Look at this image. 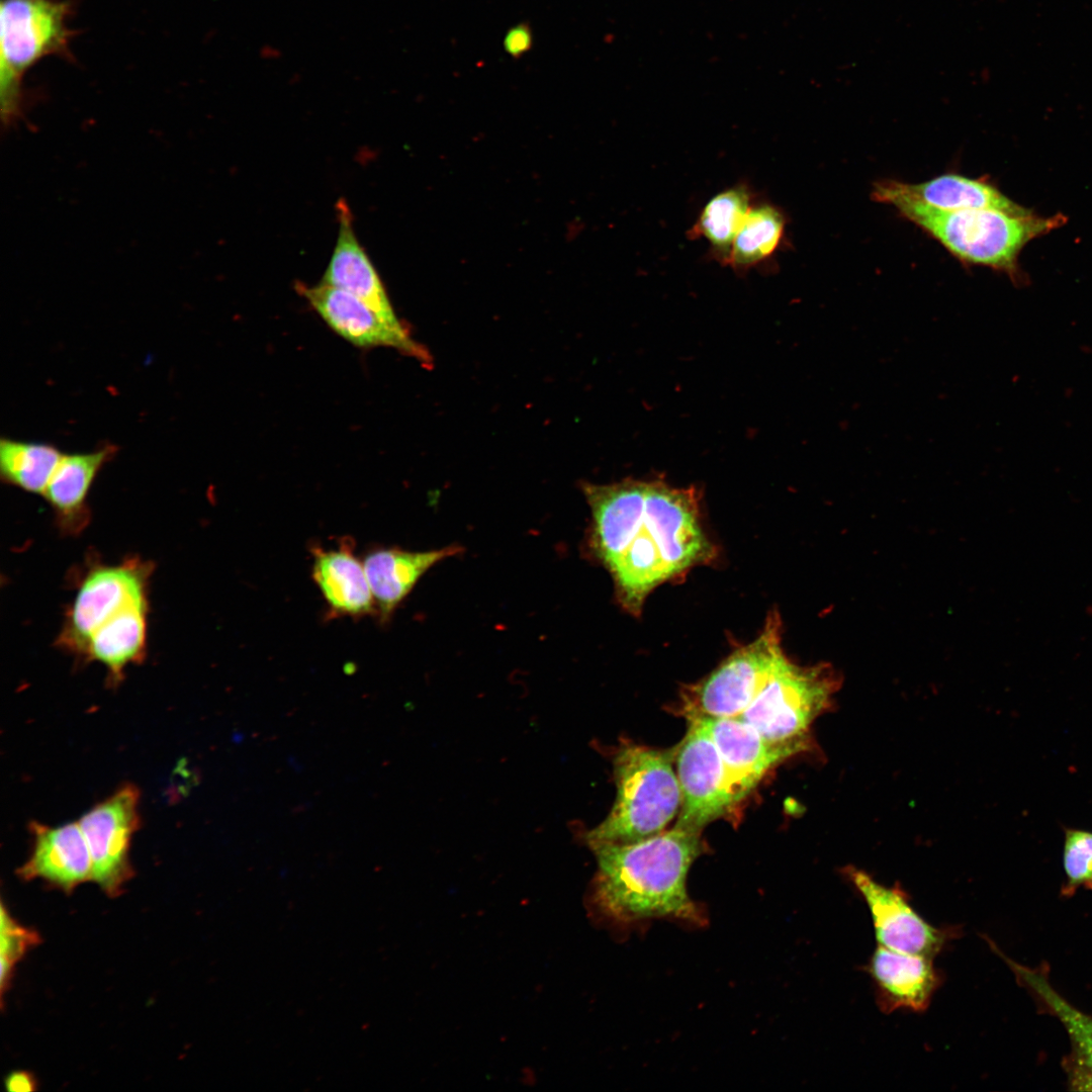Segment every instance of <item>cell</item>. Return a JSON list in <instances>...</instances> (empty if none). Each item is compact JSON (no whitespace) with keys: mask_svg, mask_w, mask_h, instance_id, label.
<instances>
[{"mask_svg":"<svg viewBox=\"0 0 1092 1092\" xmlns=\"http://www.w3.org/2000/svg\"><path fill=\"white\" fill-rule=\"evenodd\" d=\"M701 832L674 825L649 838L590 845L598 861L594 896L600 909L621 923L665 918L705 922L691 899L687 879L702 852Z\"/></svg>","mask_w":1092,"mask_h":1092,"instance_id":"obj_1","label":"cell"},{"mask_svg":"<svg viewBox=\"0 0 1092 1092\" xmlns=\"http://www.w3.org/2000/svg\"><path fill=\"white\" fill-rule=\"evenodd\" d=\"M700 518L695 486L646 480L643 509L622 554L609 567L625 608L638 613L657 585L712 558L713 547Z\"/></svg>","mask_w":1092,"mask_h":1092,"instance_id":"obj_2","label":"cell"},{"mask_svg":"<svg viewBox=\"0 0 1092 1092\" xmlns=\"http://www.w3.org/2000/svg\"><path fill=\"white\" fill-rule=\"evenodd\" d=\"M894 207L962 262L1002 271L1019 284L1022 275L1017 261L1023 247L1066 222L1062 214L1040 217L1028 209L1022 212L995 208L940 211L909 202Z\"/></svg>","mask_w":1092,"mask_h":1092,"instance_id":"obj_3","label":"cell"},{"mask_svg":"<svg viewBox=\"0 0 1092 1092\" xmlns=\"http://www.w3.org/2000/svg\"><path fill=\"white\" fill-rule=\"evenodd\" d=\"M674 752L624 743L614 757L616 799L607 817L586 833L589 846L627 843L664 831L678 814L681 791Z\"/></svg>","mask_w":1092,"mask_h":1092,"instance_id":"obj_4","label":"cell"},{"mask_svg":"<svg viewBox=\"0 0 1092 1092\" xmlns=\"http://www.w3.org/2000/svg\"><path fill=\"white\" fill-rule=\"evenodd\" d=\"M840 687L830 664L799 665L786 656L739 717L767 742L796 755L810 749L812 724L831 709Z\"/></svg>","mask_w":1092,"mask_h":1092,"instance_id":"obj_5","label":"cell"},{"mask_svg":"<svg viewBox=\"0 0 1092 1092\" xmlns=\"http://www.w3.org/2000/svg\"><path fill=\"white\" fill-rule=\"evenodd\" d=\"M73 5L67 0H1L0 102L3 125L22 115V79L43 58H68L74 31L68 27Z\"/></svg>","mask_w":1092,"mask_h":1092,"instance_id":"obj_6","label":"cell"},{"mask_svg":"<svg viewBox=\"0 0 1092 1092\" xmlns=\"http://www.w3.org/2000/svg\"><path fill=\"white\" fill-rule=\"evenodd\" d=\"M786 656L782 622L777 613H771L753 641L736 649L708 676L682 691L679 712L689 721L741 716Z\"/></svg>","mask_w":1092,"mask_h":1092,"instance_id":"obj_7","label":"cell"},{"mask_svg":"<svg viewBox=\"0 0 1092 1092\" xmlns=\"http://www.w3.org/2000/svg\"><path fill=\"white\" fill-rule=\"evenodd\" d=\"M153 571V562L138 556L114 565H90L65 613L57 647L82 658L91 634L100 625L129 604L149 599Z\"/></svg>","mask_w":1092,"mask_h":1092,"instance_id":"obj_8","label":"cell"},{"mask_svg":"<svg viewBox=\"0 0 1092 1092\" xmlns=\"http://www.w3.org/2000/svg\"><path fill=\"white\" fill-rule=\"evenodd\" d=\"M673 752L681 791L675 826L702 832L737 804L729 776L717 746L698 720L689 721L688 732Z\"/></svg>","mask_w":1092,"mask_h":1092,"instance_id":"obj_9","label":"cell"},{"mask_svg":"<svg viewBox=\"0 0 1092 1092\" xmlns=\"http://www.w3.org/2000/svg\"><path fill=\"white\" fill-rule=\"evenodd\" d=\"M139 801L138 788L125 785L79 820L91 855V881L110 897L120 895L133 875L129 848L140 822Z\"/></svg>","mask_w":1092,"mask_h":1092,"instance_id":"obj_10","label":"cell"},{"mask_svg":"<svg viewBox=\"0 0 1092 1092\" xmlns=\"http://www.w3.org/2000/svg\"><path fill=\"white\" fill-rule=\"evenodd\" d=\"M842 873L864 900L879 945L933 958L954 937V928H937L924 920L899 885H882L851 866Z\"/></svg>","mask_w":1092,"mask_h":1092,"instance_id":"obj_11","label":"cell"},{"mask_svg":"<svg viewBox=\"0 0 1092 1092\" xmlns=\"http://www.w3.org/2000/svg\"><path fill=\"white\" fill-rule=\"evenodd\" d=\"M296 290L335 333L353 345L390 347L428 366L432 363L428 350L412 338L406 327L387 324L352 293L322 281L313 286L297 283Z\"/></svg>","mask_w":1092,"mask_h":1092,"instance_id":"obj_12","label":"cell"},{"mask_svg":"<svg viewBox=\"0 0 1092 1092\" xmlns=\"http://www.w3.org/2000/svg\"><path fill=\"white\" fill-rule=\"evenodd\" d=\"M933 958L897 951L879 945L867 966L884 1013L899 1009L925 1011L942 982Z\"/></svg>","mask_w":1092,"mask_h":1092,"instance_id":"obj_13","label":"cell"},{"mask_svg":"<svg viewBox=\"0 0 1092 1092\" xmlns=\"http://www.w3.org/2000/svg\"><path fill=\"white\" fill-rule=\"evenodd\" d=\"M695 720L702 723L717 746L737 803L757 786L769 769L795 755L789 749L767 742L740 717Z\"/></svg>","mask_w":1092,"mask_h":1092,"instance_id":"obj_14","label":"cell"},{"mask_svg":"<svg viewBox=\"0 0 1092 1092\" xmlns=\"http://www.w3.org/2000/svg\"><path fill=\"white\" fill-rule=\"evenodd\" d=\"M872 194L876 201L893 206L909 202L940 211L977 208H995L1010 212L1026 210L985 180L959 174H943L917 184L882 180L875 184Z\"/></svg>","mask_w":1092,"mask_h":1092,"instance_id":"obj_15","label":"cell"},{"mask_svg":"<svg viewBox=\"0 0 1092 1092\" xmlns=\"http://www.w3.org/2000/svg\"><path fill=\"white\" fill-rule=\"evenodd\" d=\"M311 577L321 592L329 616L361 619L377 615L363 561L354 552L349 537L336 547L313 545Z\"/></svg>","mask_w":1092,"mask_h":1092,"instance_id":"obj_16","label":"cell"},{"mask_svg":"<svg viewBox=\"0 0 1092 1092\" xmlns=\"http://www.w3.org/2000/svg\"><path fill=\"white\" fill-rule=\"evenodd\" d=\"M336 207L339 232L322 282L352 293L387 324L405 328L396 316L374 265L354 233L349 205L340 199Z\"/></svg>","mask_w":1092,"mask_h":1092,"instance_id":"obj_17","label":"cell"},{"mask_svg":"<svg viewBox=\"0 0 1092 1092\" xmlns=\"http://www.w3.org/2000/svg\"><path fill=\"white\" fill-rule=\"evenodd\" d=\"M118 451L117 445L104 442L90 452L63 454L42 494L63 535L77 536L89 525L90 488Z\"/></svg>","mask_w":1092,"mask_h":1092,"instance_id":"obj_18","label":"cell"},{"mask_svg":"<svg viewBox=\"0 0 1092 1092\" xmlns=\"http://www.w3.org/2000/svg\"><path fill=\"white\" fill-rule=\"evenodd\" d=\"M31 832V854L18 870L23 880L40 878L66 892L91 881V855L79 822L57 827L33 823Z\"/></svg>","mask_w":1092,"mask_h":1092,"instance_id":"obj_19","label":"cell"},{"mask_svg":"<svg viewBox=\"0 0 1092 1092\" xmlns=\"http://www.w3.org/2000/svg\"><path fill=\"white\" fill-rule=\"evenodd\" d=\"M460 550L457 546L424 552L380 546L370 549L362 561L379 623H389L397 607L428 569Z\"/></svg>","mask_w":1092,"mask_h":1092,"instance_id":"obj_20","label":"cell"},{"mask_svg":"<svg viewBox=\"0 0 1092 1092\" xmlns=\"http://www.w3.org/2000/svg\"><path fill=\"white\" fill-rule=\"evenodd\" d=\"M148 615L149 599L124 607L91 634L82 659L103 664L111 685L119 684L124 668L146 656Z\"/></svg>","mask_w":1092,"mask_h":1092,"instance_id":"obj_21","label":"cell"},{"mask_svg":"<svg viewBox=\"0 0 1092 1092\" xmlns=\"http://www.w3.org/2000/svg\"><path fill=\"white\" fill-rule=\"evenodd\" d=\"M1018 977L1028 984L1059 1017L1071 1040V1053L1065 1069L1072 1089L1092 1091V1017L1082 1013L1064 1000L1046 979L1008 961Z\"/></svg>","mask_w":1092,"mask_h":1092,"instance_id":"obj_22","label":"cell"},{"mask_svg":"<svg viewBox=\"0 0 1092 1092\" xmlns=\"http://www.w3.org/2000/svg\"><path fill=\"white\" fill-rule=\"evenodd\" d=\"M758 199L752 188L739 183L721 190L703 206L688 238L703 239L712 259L726 265L735 236L752 204Z\"/></svg>","mask_w":1092,"mask_h":1092,"instance_id":"obj_23","label":"cell"},{"mask_svg":"<svg viewBox=\"0 0 1092 1092\" xmlns=\"http://www.w3.org/2000/svg\"><path fill=\"white\" fill-rule=\"evenodd\" d=\"M787 217L777 205L759 198L741 223L725 266L743 274L767 267L785 244Z\"/></svg>","mask_w":1092,"mask_h":1092,"instance_id":"obj_24","label":"cell"},{"mask_svg":"<svg viewBox=\"0 0 1092 1092\" xmlns=\"http://www.w3.org/2000/svg\"><path fill=\"white\" fill-rule=\"evenodd\" d=\"M63 452L54 444L0 440V477L3 483L42 495Z\"/></svg>","mask_w":1092,"mask_h":1092,"instance_id":"obj_25","label":"cell"},{"mask_svg":"<svg viewBox=\"0 0 1092 1092\" xmlns=\"http://www.w3.org/2000/svg\"><path fill=\"white\" fill-rule=\"evenodd\" d=\"M1063 868L1068 894L1085 885L1092 889V831L1064 827Z\"/></svg>","mask_w":1092,"mask_h":1092,"instance_id":"obj_26","label":"cell"},{"mask_svg":"<svg viewBox=\"0 0 1092 1092\" xmlns=\"http://www.w3.org/2000/svg\"><path fill=\"white\" fill-rule=\"evenodd\" d=\"M39 942L36 932L26 929L15 922L1 907V991L8 987L15 964L26 950Z\"/></svg>","mask_w":1092,"mask_h":1092,"instance_id":"obj_27","label":"cell"},{"mask_svg":"<svg viewBox=\"0 0 1092 1092\" xmlns=\"http://www.w3.org/2000/svg\"><path fill=\"white\" fill-rule=\"evenodd\" d=\"M532 46V33L526 24L511 28L505 36L504 47L512 57H520Z\"/></svg>","mask_w":1092,"mask_h":1092,"instance_id":"obj_28","label":"cell"},{"mask_svg":"<svg viewBox=\"0 0 1092 1092\" xmlns=\"http://www.w3.org/2000/svg\"><path fill=\"white\" fill-rule=\"evenodd\" d=\"M6 1090L10 1092H30L36 1089L34 1077L26 1071H14L5 1079Z\"/></svg>","mask_w":1092,"mask_h":1092,"instance_id":"obj_29","label":"cell"}]
</instances>
